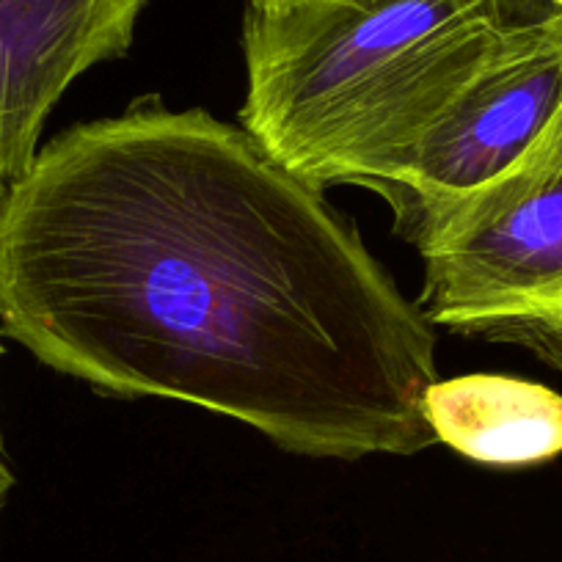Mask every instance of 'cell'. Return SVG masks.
<instances>
[{
  "label": "cell",
  "mask_w": 562,
  "mask_h": 562,
  "mask_svg": "<svg viewBox=\"0 0 562 562\" xmlns=\"http://www.w3.org/2000/svg\"><path fill=\"white\" fill-rule=\"evenodd\" d=\"M0 326L119 397L312 458L436 445L434 323L254 135L158 100L78 124L0 202Z\"/></svg>",
  "instance_id": "6da1fadb"
},
{
  "label": "cell",
  "mask_w": 562,
  "mask_h": 562,
  "mask_svg": "<svg viewBox=\"0 0 562 562\" xmlns=\"http://www.w3.org/2000/svg\"><path fill=\"white\" fill-rule=\"evenodd\" d=\"M502 40L483 0L248 3L243 130L317 191H378Z\"/></svg>",
  "instance_id": "7a4b0ae2"
},
{
  "label": "cell",
  "mask_w": 562,
  "mask_h": 562,
  "mask_svg": "<svg viewBox=\"0 0 562 562\" xmlns=\"http://www.w3.org/2000/svg\"><path fill=\"white\" fill-rule=\"evenodd\" d=\"M562 124V23L505 34L499 50L425 130L400 177L378 188L394 229L419 243L543 149Z\"/></svg>",
  "instance_id": "3957f363"
},
{
  "label": "cell",
  "mask_w": 562,
  "mask_h": 562,
  "mask_svg": "<svg viewBox=\"0 0 562 562\" xmlns=\"http://www.w3.org/2000/svg\"><path fill=\"white\" fill-rule=\"evenodd\" d=\"M419 310L463 334L562 312V124L524 169L416 243Z\"/></svg>",
  "instance_id": "277c9868"
},
{
  "label": "cell",
  "mask_w": 562,
  "mask_h": 562,
  "mask_svg": "<svg viewBox=\"0 0 562 562\" xmlns=\"http://www.w3.org/2000/svg\"><path fill=\"white\" fill-rule=\"evenodd\" d=\"M147 0H0V202L72 80L124 56Z\"/></svg>",
  "instance_id": "5b68a950"
},
{
  "label": "cell",
  "mask_w": 562,
  "mask_h": 562,
  "mask_svg": "<svg viewBox=\"0 0 562 562\" xmlns=\"http://www.w3.org/2000/svg\"><path fill=\"white\" fill-rule=\"evenodd\" d=\"M422 416L436 441L488 467H529L562 452V394L510 375L434 381Z\"/></svg>",
  "instance_id": "8992f818"
},
{
  "label": "cell",
  "mask_w": 562,
  "mask_h": 562,
  "mask_svg": "<svg viewBox=\"0 0 562 562\" xmlns=\"http://www.w3.org/2000/svg\"><path fill=\"white\" fill-rule=\"evenodd\" d=\"M483 337L505 339V342H518L562 370V312L543 317H529V321L502 323L491 328Z\"/></svg>",
  "instance_id": "52a82bcc"
},
{
  "label": "cell",
  "mask_w": 562,
  "mask_h": 562,
  "mask_svg": "<svg viewBox=\"0 0 562 562\" xmlns=\"http://www.w3.org/2000/svg\"><path fill=\"white\" fill-rule=\"evenodd\" d=\"M502 34L551 29L562 23V0H483Z\"/></svg>",
  "instance_id": "ba28073f"
},
{
  "label": "cell",
  "mask_w": 562,
  "mask_h": 562,
  "mask_svg": "<svg viewBox=\"0 0 562 562\" xmlns=\"http://www.w3.org/2000/svg\"><path fill=\"white\" fill-rule=\"evenodd\" d=\"M12 485H14V474L12 469H9V463L3 461V450H0V507H3V502H7Z\"/></svg>",
  "instance_id": "9c48e42d"
},
{
  "label": "cell",
  "mask_w": 562,
  "mask_h": 562,
  "mask_svg": "<svg viewBox=\"0 0 562 562\" xmlns=\"http://www.w3.org/2000/svg\"><path fill=\"white\" fill-rule=\"evenodd\" d=\"M248 3H281V0H248Z\"/></svg>",
  "instance_id": "30bf717a"
}]
</instances>
